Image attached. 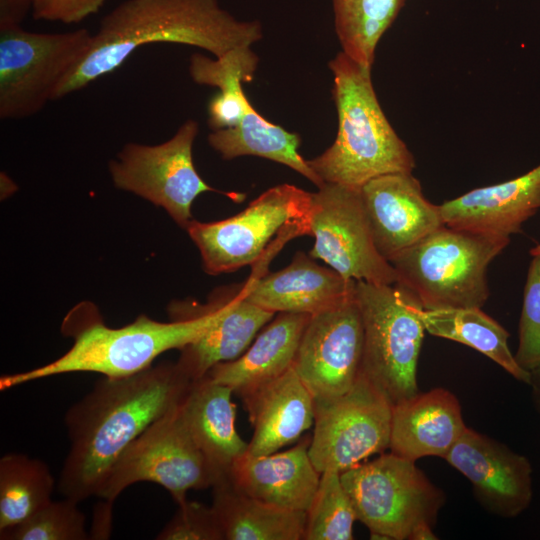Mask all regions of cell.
I'll return each instance as SVG.
<instances>
[{"label": "cell", "mask_w": 540, "mask_h": 540, "mask_svg": "<svg viewBox=\"0 0 540 540\" xmlns=\"http://www.w3.org/2000/svg\"><path fill=\"white\" fill-rule=\"evenodd\" d=\"M191 383L176 363L98 380L65 414L70 450L58 480L63 496L77 502L96 496L120 454L179 405Z\"/></svg>", "instance_id": "cell-1"}, {"label": "cell", "mask_w": 540, "mask_h": 540, "mask_svg": "<svg viewBox=\"0 0 540 540\" xmlns=\"http://www.w3.org/2000/svg\"><path fill=\"white\" fill-rule=\"evenodd\" d=\"M373 239L390 261L444 224L440 205L429 202L412 173H391L361 187Z\"/></svg>", "instance_id": "cell-16"}, {"label": "cell", "mask_w": 540, "mask_h": 540, "mask_svg": "<svg viewBox=\"0 0 540 540\" xmlns=\"http://www.w3.org/2000/svg\"><path fill=\"white\" fill-rule=\"evenodd\" d=\"M181 403L151 424L117 458L97 492L113 501L130 485L154 482L178 505L190 490L212 487L216 476L194 441L181 412Z\"/></svg>", "instance_id": "cell-10"}, {"label": "cell", "mask_w": 540, "mask_h": 540, "mask_svg": "<svg viewBox=\"0 0 540 540\" xmlns=\"http://www.w3.org/2000/svg\"><path fill=\"white\" fill-rule=\"evenodd\" d=\"M355 297L364 327L362 373L392 406L417 394V362L426 331L423 307L399 283L357 280Z\"/></svg>", "instance_id": "cell-7"}, {"label": "cell", "mask_w": 540, "mask_h": 540, "mask_svg": "<svg viewBox=\"0 0 540 540\" xmlns=\"http://www.w3.org/2000/svg\"><path fill=\"white\" fill-rule=\"evenodd\" d=\"M310 439L268 455H244L227 474L233 485L255 499L293 511L307 512L321 473L309 456Z\"/></svg>", "instance_id": "cell-20"}, {"label": "cell", "mask_w": 540, "mask_h": 540, "mask_svg": "<svg viewBox=\"0 0 540 540\" xmlns=\"http://www.w3.org/2000/svg\"><path fill=\"white\" fill-rule=\"evenodd\" d=\"M275 313L245 297V286L229 290L225 315L207 333L181 349L176 364L192 380L203 378L215 365L244 353Z\"/></svg>", "instance_id": "cell-24"}, {"label": "cell", "mask_w": 540, "mask_h": 540, "mask_svg": "<svg viewBox=\"0 0 540 540\" xmlns=\"http://www.w3.org/2000/svg\"><path fill=\"white\" fill-rule=\"evenodd\" d=\"M337 136L322 154L307 160L324 183L361 188L373 178L412 173L413 154L397 135L377 99L371 68L343 51L329 62Z\"/></svg>", "instance_id": "cell-4"}, {"label": "cell", "mask_w": 540, "mask_h": 540, "mask_svg": "<svg viewBox=\"0 0 540 540\" xmlns=\"http://www.w3.org/2000/svg\"><path fill=\"white\" fill-rule=\"evenodd\" d=\"M258 62V56L250 46L232 49L215 59L195 53L190 58L189 73L195 83L221 89L252 81Z\"/></svg>", "instance_id": "cell-32"}, {"label": "cell", "mask_w": 540, "mask_h": 540, "mask_svg": "<svg viewBox=\"0 0 540 540\" xmlns=\"http://www.w3.org/2000/svg\"><path fill=\"white\" fill-rule=\"evenodd\" d=\"M364 327L356 297L310 316L293 369L315 402L349 391L362 372Z\"/></svg>", "instance_id": "cell-14"}, {"label": "cell", "mask_w": 540, "mask_h": 540, "mask_svg": "<svg viewBox=\"0 0 540 540\" xmlns=\"http://www.w3.org/2000/svg\"><path fill=\"white\" fill-rule=\"evenodd\" d=\"M233 393L229 386L205 375L192 381L180 405L184 421L216 479L228 474L248 451V443L235 426Z\"/></svg>", "instance_id": "cell-22"}, {"label": "cell", "mask_w": 540, "mask_h": 540, "mask_svg": "<svg viewBox=\"0 0 540 540\" xmlns=\"http://www.w3.org/2000/svg\"><path fill=\"white\" fill-rule=\"evenodd\" d=\"M35 0H0V29L21 26Z\"/></svg>", "instance_id": "cell-37"}, {"label": "cell", "mask_w": 540, "mask_h": 540, "mask_svg": "<svg viewBox=\"0 0 540 540\" xmlns=\"http://www.w3.org/2000/svg\"><path fill=\"white\" fill-rule=\"evenodd\" d=\"M223 540H303L306 512L280 508L238 490L228 475L212 485Z\"/></svg>", "instance_id": "cell-25"}, {"label": "cell", "mask_w": 540, "mask_h": 540, "mask_svg": "<svg viewBox=\"0 0 540 540\" xmlns=\"http://www.w3.org/2000/svg\"><path fill=\"white\" fill-rule=\"evenodd\" d=\"M356 515L340 473H321L318 489L306 512L303 540H352Z\"/></svg>", "instance_id": "cell-30"}, {"label": "cell", "mask_w": 540, "mask_h": 540, "mask_svg": "<svg viewBox=\"0 0 540 540\" xmlns=\"http://www.w3.org/2000/svg\"><path fill=\"white\" fill-rule=\"evenodd\" d=\"M514 358L529 372L540 366V257H533L528 269Z\"/></svg>", "instance_id": "cell-33"}, {"label": "cell", "mask_w": 540, "mask_h": 540, "mask_svg": "<svg viewBox=\"0 0 540 540\" xmlns=\"http://www.w3.org/2000/svg\"><path fill=\"white\" fill-rule=\"evenodd\" d=\"M107 0H35L32 15L35 20L79 23L95 14Z\"/></svg>", "instance_id": "cell-36"}, {"label": "cell", "mask_w": 540, "mask_h": 540, "mask_svg": "<svg viewBox=\"0 0 540 540\" xmlns=\"http://www.w3.org/2000/svg\"><path fill=\"white\" fill-rule=\"evenodd\" d=\"M240 397L253 427L248 455L277 452L314 425V397L293 367Z\"/></svg>", "instance_id": "cell-19"}, {"label": "cell", "mask_w": 540, "mask_h": 540, "mask_svg": "<svg viewBox=\"0 0 540 540\" xmlns=\"http://www.w3.org/2000/svg\"><path fill=\"white\" fill-rule=\"evenodd\" d=\"M262 37L260 21L238 20L218 0H125L102 18L88 52L58 86L53 101L112 73L147 44L190 45L219 58Z\"/></svg>", "instance_id": "cell-2"}, {"label": "cell", "mask_w": 540, "mask_h": 540, "mask_svg": "<svg viewBox=\"0 0 540 540\" xmlns=\"http://www.w3.org/2000/svg\"><path fill=\"white\" fill-rule=\"evenodd\" d=\"M208 143L225 160L258 156L288 166L317 188L325 184L299 154V134L269 122L253 106L237 126L212 131Z\"/></svg>", "instance_id": "cell-26"}, {"label": "cell", "mask_w": 540, "mask_h": 540, "mask_svg": "<svg viewBox=\"0 0 540 540\" xmlns=\"http://www.w3.org/2000/svg\"><path fill=\"white\" fill-rule=\"evenodd\" d=\"M311 315L278 313L238 358L215 365L206 374L239 396L293 367L304 329Z\"/></svg>", "instance_id": "cell-23"}, {"label": "cell", "mask_w": 540, "mask_h": 540, "mask_svg": "<svg viewBox=\"0 0 540 540\" xmlns=\"http://www.w3.org/2000/svg\"><path fill=\"white\" fill-rule=\"evenodd\" d=\"M419 317L428 333L477 350L515 379L529 385L530 372L518 365L508 347L509 333L480 308H422Z\"/></svg>", "instance_id": "cell-27"}, {"label": "cell", "mask_w": 540, "mask_h": 540, "mask_svg": "<svg viewBox=\"0 0 540 540\" xmlns=\"http://www.w3.org/2000/svg\"><path fill=\"white\" fill-rule=\"evenodd\" d=\"M55 479L39 459L10 453L0 459V531L30 517L50 502Z\"/></svg>", "instance_id": "cell-28"}, {"label": "cell", "mask_w": 540, "mask_h": 540, "mask_svg": "<svg viewBox=\"0 0 540 540\" xmlns=\"http://www.w3.org/2000/svg\"><path fill=\"white\" fill-rule=\"evenodd\" d=\"M392 405L361 372L345 394L315 402L309 456L323 473H339L390 445Z\"/></svg>", "instance_id": "cell-12"}, {"label": "cell", "mask_w": 540, "mask_h": 540, "mask_svg": "<svg viewBox=\"0 0 540 540\" xmlns=\"http://www.w3.org/2000/svg\"><path fill=\"white\" fill-rule=\"evenodd\" d=\"M406 0H332L335 32L342 51L372 68L379 40Z\"/></svg>", "instance_id": "cell-29"}, {"label": "cell", "mask_w": 540, "mask_h": 540, "mask_svg": "<svg viewBox=\"0 0 540 540\" xmlns=\"http://www.w3.org/2000/svg\"><path fill=\"white\" fill-rule=\"evenodd\" d=\"M310 229L315 242L309 255L344 278L398 282L395 268L375 245L361 188L333 183L318 188L312 195Z\"/></svg>", "instance_id": "cell-13"}, {"label": "cell", "mask_w": 540, "mask_h": 540, "mask_svg": "<svg viewBox=\"0 0 540 540\" xmlns=\"http://www.w3.org/2000/svg\"><path fill=\"white\" fill-rule=\"evenodd\" d=\"M540 208V165L515 179L473 189L440 205L444 224L510 239Z\"/></svg>", "instance_id": "cell-18"}, {"label": "cell", "mask_w": 540, "mask_h": 540, "mask_svg": "<svg viewBox=\"0 0 540 540\" xmlns=\"http://www.w3.org/2000/svg\"><path fill=\"white\" fill-rule=\"evenodd\" d=\"M444 459L468 479L488 512L513 518L529 507L531 463L505 444L467 427Z\"/></svg>", "instance_id": "cell-15"}, {"label": "cell", "mask_w": 540, "mask_h": 540, "mask_svg": "<svg viewBox=\"0 0 540 540\" xmlns=\"http://www.w3.org/2000/svg\"><path fill=\"white\" fill-rule=\"evenodd\" d=\"M251 106L242 83L219 89L208 104V125L213 131L235 127Z\"/></svg>", "instance_id": "cell-35"}, {"label": "cell", "mask_w": 540, "mask_h": 540, "mask_svg": "<svg viewBox=\"0 0 540 540\" xmlns=\"http://www.w3.org/2000/svg\"><path fill=\"white\" fill-rule=\"evenodd\" d=\"M229 290L210 297L207 304L172 301L170 322L140 315L119 328L106 326L98 309L81 302L65 316L62 332L73 339L70 349L54 361L29 371L3 375L0 390L72 372H96L107 377H123L152 366L162 353L183 349L199 339L223 318Z\"/></svg>", "instance_id": "cell-3"}, {"label": "cell", "mask_w": 540, "mask_h": 540, "mask_svg": "<svg viewBox=\"0 0 540 540\" xmlns=\"http://www.w3.org/2000/svg\"><path fill=\"white\" fill-rule=\"evenodd\" d=\"M313 193L292 184L267 189L248 206L229 218L200 222L191 220L186 230L197 246L203 269L210 275L231 273L255 265L286 240L311 235Z\"/></svg>", "instance_id": "cell-6"}, {"label": "cell", "mask_w": 540, "mask_h": 540, "mask_svg": "<svg viewBox=\"0 0 540 540\" xmlns=\"http://www.w3.org/2000/svg\"><path fill=\"white\" fill-rule=\"evenodd\" d=\"M355 284L356 280L297 251L287 267L251 277L244 286L247 300L265 310L312 316L354 298Z\"/></svg>", "instance_id": "cell-17"}, {"label": "cell", "mask_w": 540, "mask_h": 540, "mask_svg": "<svg viewBox=\"0 0 540 540\" xmlns=\"http://www.w3.org/2000/svg\"><path fill=\"white\" fill-rule=\"evenodd\" d=\"M356 519L373 539L411 540L422 524L434 526L445 495L415 462L381 454L340 473Z\"/></svg>", "instance_id": "cell-8"}, {"label": "cell", "mask_w": 540, "mask_h": 540, "mask_svg": "<svg viewBox=\"0 0 540 540\" xmlns=\"http://www.w3.org/2000/svg\"><path fill=\"white\" fill-rule=\"evenodd\" d=\"M466 428L453 393L444 388L418 392L392 407L389 449L413 462L428 456L444 458Z\"/></svg>", "instance_id": "cell-21"}, {"label": "cell", "mask_w": 540, "mask_h": 540, "mask_svg": "<svg viewBox=\"0 0 540 540\" xmlns=\"http://www.w3.org/2000/svg\"><path fill=\"white\" fill-rule=\"evenodd\" d=\"M530 254L533 257H540V244L530 250Z\"/></svg>", "instance_id": "cell-39"}, {"label": "cell", "mask_w": 540, "mask_h": 540, "mask_svg": "<svg viewBox=\"0 0 540 540\" xmlns=\"http://www.w3.org/2000/svg\"><path fill=\"white\" fill-rule=\"evenodd\" d=\"M85 28L39 33L21 26L0 29V118L19 120L40 112L88 52Z\"/></svg>", "instance_id": "cell-9"}, {"label": "cell", "mask_w": 540, "mask_h": 540, "mask_svg": "<svg viewBox=\"0 0 540 540\" xmlns=\"http://www.w3.org/2000/svg\"><path fill=\"white\" fill-rule=\"evenodd\" d=\"M77 501L51 500L23 522L0 531L2 540H86L85 515Z\"/></svg>", "instance_id": "cell-31"}, {"label": "cell", "mask_w": 540, "mask_h": 540, "mask_svg": "<svg viewBox=\"0 0 540 540\" xmlns=\"http://www.w3.org/2000/svg\"><path fill=\"white\" fill-rule=\"evenodd\" d=\"M198 132V122L189 119L163 143L125 144L109 163L115 187L162 207L184 229L191 221L193 201L203 192L222 193L241 202L244 194L217 190L198 174L192 157Z\"/></svg>", "instance_id": "cell-11"}, {"label": "cell", "mask_w": 540, "mask_h": 540, "mask_svg": "<svg viewBox=\"0 0 540 540\" xmlns=\"http://www.w3.org/2000/svg\"><path fill=\"white\" fill-rule=\"evenodd\" d=\"M532 401L536 411L540 414V366L530 372Z\"/></svg>", "instance_id": "cell-38"}, {"label": "cell", "mask_w": 540, "mask_h": 540, "mask_svg": "<svg viewBox=\"0 0 540 540\" xmlns=\"http://www.w3.org/2000/svg\"><path fill=\"white\" fill-rule=\"evenodd\" d=\"M157 540H223L212 507L195 501L178 505L172 519L156 536Z\"/></svg>", "instance_id": "cell-34"}, {"label": "cell", "mask_w": 540, "mask_h": 540, "mask_svg": "<svg viewBox=\"0 0 540 540\" xmlns=\"http://www.w3.org/2000/svg\"><path fill=\"white\" fill-rule=\"evenodd\" d=\"M509 242L443 225L389 262L423 309L481 308L488 265Z\"/></svg>", "instance_id": "cell-5"}]
</instances>
